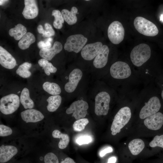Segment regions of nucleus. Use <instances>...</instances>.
Here are the masks:
<instances>
[{
    "instance_id": "nucleus-1",
    "label": "nucleus",
    "mask_w": 163,
    "mask_h": 163,
    "mask_svg": "<svg viewBox=\"0 0 163 163\" xmlns=\"http://www.w3.org/2000/svg\"><path fill=\"white\" fill-rule=\"evenodd\" d=\"M131 116V110L129 107L126 106L121 108L115 116L112 123L110 128L111 134L115 135L119 133L128 123Z\"/></svg>"
},
{
    "instance_id": "nucleus-2",
    "label": "nucleus",
    "mask_w": 163,
    "mask_h": 163,
    "mask_svg": "<svg viewBox=\"0 0 163 163\" xmlns=\"http://www.w3.org/2000/svg\"><path fill=\"white\" fill-rule=\"evenodd\" d=\"M151 50L149 46L145 43H141L136 46L130 54V58L135 66H141L150 58Z\"/></svg>"
},
{
    "instance_id": "nucleus-3",
    "label": "nucleus",
    "mask_w": 163,
    "mask_h": 163,
    "mask_svg": "<svg viewBox=\"0 0 163 163\" xmlns=\"http://www.w3.org/2000/svg\"><path fill=\"white\" fill-rule=\"evenodd\" d=\"M136 29L140 33L145 36L154 37L158 33L156 26L152 22L141 17H137L134 21Z\"/></svg>"
},
{
    "instance_id": "nucleus-4",
    "label": "nucleus",
    "mask_w": 163,
    "mask_h": 163,
    "mask_svg": "<svg viewBox=\"0 0 163 163\" xmlns=\"http://www.w3.org/2000/svg\"><path fill=\"white\" fill-rule=\"evenodd\" d=\"M19 96L11 94L2 97L0 101V110L3 114L8 115L15 111L20 105Z\"/></svg>"
},
{
    "instance_id": "nucleus-5",
    "label": "nucleus",
    "mask_w": 163,
    "mask_h": 163,
    "mask_svg": "<svg viewBox=\"0 0 163 163\" xmlns=\"http://www.w3.org/2000/svg\"><path fill=\"white\" fill-rule=\"evenodd\" d=\"M94 112L97 116L106 115L109 109L110 101V94L106 91L98 93L95 98Z\"/></svg>"
},
{
    "instance_id": "nucleus-6",
    "label": "nucleus",
    "mask_w": 163,
    "mask_h": 163,
    "mask_svg": "<svg viewBox=\"0 0 163 163\" xmlns=\"http://www.w3.org/2000/svg\"><path fill=\"white\" fill-rule=\"evenodd\" d=\"M87 41V38L81 34L70 35L66 39L64 49L68 52L78 53L82 50Z\"/></svg>"
},
{
    "instance_id": "nucleus-7",
    "label": "nucleus",
    "mask_w": 163,
    "mask_h": 163,
    "mask_svg": "<svg viewBox=\"0 0 163 163\" xmlns=\"http://www.w3.org/2000/svg\"><path fill=\"white\" fill-rule=\"evenodd\" d=\"M110 73L113 78L118 79H127L132 74L128 64L125 62L121 61L116 62L111 66Z\"/></svg>"
},
{
    "instance_id": "nucleus-8",
    "label": "nucleus",
    "mask_w": 163,
    "mask_h": 163,
    "mask_svg": "<svg viewBox=\"0 0 163 163\" xmlns=\"http://www.w3.org/2000/svg\"><path fill=\"white\" fill-rule=\"evenodd\" d=\"M161 107L159 98L156 96L151 97L142 107L139 113V117L141 119L146 118L159 112Z\"/></svg>"
},
{
    "instance_id": "nucleus-9",
    "label": "nucleus",
    "mask_w": 163,
    "mask_h": 163,
    "mask_svg": "<svg viewBox=\"0 0 163 163\" xmlns=\"http://www.w3.org/2000/svg\"><path fill=\"white\" fill-rule=\"evenodd\" d=\"M107 35L110 41L115 44H118L123 40L125 30L123 25L118 21H114L108 27Z\"/></svg>"
},
{
    "instance_id": "nucleus-10",
    "label": "nucleus",
    "mask_w": 163,
    "mask_h": 163,
    "mask_svg": "<svg viewBox=\"0 0 163 163\" xmlns=\"http://www.w3.org/2000/svg\"><path fill=\"white\" fill-rule=\"evenodd\" d=\"M88 105L86 101L83 100H78L73 102L69 107L66 110L67 114L73 113L72 117L78 120L84 118L87 114V110Z\"/></svg>"
},
{
    "instance_id": "nucleus-11",
    "label": "nucleus",
    "mask_w": 163,
    "mask_h": 163,
    "mask_svg": "<svg viewBox=\"0 0 163 163\" xmlns=\"http://www.w3.org/2000/svg\"><path fill=\"white\" fill-rule=\"evenodd\" d=\"M103 46L102 43L100 42L86 45L81 50L82 57L85 60H92L98 54Z\"/></svg>"
},
{
    "instance_id": "nucleus-12",
    "label": "nucleus",
    "mask_w": 163,
    "mask_h": 163,
    "mask_svg": "<svg viewBox=\"0 0 163 163\" xmlns=\"http://www.w3.org/2000/svg\"><path fill=\"white\" fill-rule=\"evenodd\" d=\"M144 124L148 129L157 130L160 129L163 125V114L159 112L144 119Z\"/></svg>"
},
{
    "instance_id": "nucleus-13",
    "label": "nucleus",
    "mask_w": 163,
    "mask_h": 163,
    "mask_svg": "<svg viewBox=\"0 0 163 163\" xmlns=\"http://www.w3.org/2000/svg\"><path fill=\"white\" fill-rule=\"evenodd\" d=\"M82 76V71L78 69H74L69 74V82L65 85L64 88L67 92L71 93L76 88Z\"/></svg>"
},
{
    "instance_id": "nucleus-14",
    "label": "nucleus",
    "mask_w": 163,
    "mask_h": 163,
    "mask_svg": "<svg viewBox=\"0 0 163 163\" xmlns=\"http://www.w3.org/2000/svg\"><path fill=\"white\" fill-rule=\"evenodd\" d=\"M25 6L22 12L24 17L27 19H32L38 15L39 9L36 1L25 0Z\"/></svg>"
},
{
    "instance_id": "nucleus-15",
    "label": "nucleus",
    "mask_w": 163,
    "mask_h": 163,
    "mask_svg": "<svg viewBox=\"0 0 163 163\" xmlns=\"http://www.w3.org/2000/svg\"><path fill=\"white\" fill-rule=\"evenodd\" d=\"M109 53V50L108 46L105 45H103L94 58L93 62L94 66L98 69L104 67L108 61Z\"/></svg>"
},
{
    "instance_id": "nucleus-16",
    "label": "nucleus",
    "mask_w": 163,
    "mask_h": 163,
    "mask_svg": "<svg viewBox=\"0 0 163 163\" xmlns=\"http://www.w3.org/2000/svg\"><path fill=\"white\" fill-rule=\"evenodd\" d=\"M0 64L3 67L8 69L14 68L16 65L14 58L1 46H0Z\"/></svg>"
},
{
    "instance_id": "nucleus-17",
    "label": "nucleus",
    "mask_w": 163,
    "mask_h": 163,
    "mask_svg": "<svg viewBox=\"0 0 163 163\" xmlns=\"http://www.w3.org/2000/svg\"><path fill=\"white\" fill-rule=\"evenodd\" d=\"M22 120L26 123H35L44 118L43 114L40 111L34 109H29L21 113Z\"/></svg>"
},
{
    "instance_id": "nucleus-18",
    "label": "nucleus",
    "mask_w": 163,
    "mask_h": 163,
    "mask_svg": "<svg viewBox=\"0 0 163 163\" xmlns=\"http://www.w3.org/2000/svg\"><path fill=\"white\" fill-rule=\"evenodd\" d=\"M62 46L59 41L54 42L52 47L49 49H41L39 51V55L43 58L51 60L56 54L62 50Z\"/></svg>"
},
{
    "instance_id": "nucleus-19",
    "label": "nucleus",
    "mask_w": 163,
    "mask_h": 163,
    "mask_svg": "<svg viewBox=\"0 0 163 163\" xmlns=\"http://www.w3.org/2000/svg\"><path fill=\"white\" fill-rule=\"evenodd\" d=\"M17 148L11 145H4L0 147V162L5 163L11 160L18 153Z\"/></svg>"
},
{
    "instance_id": "nucleus-20",
    "label": "nucleus",
    "mask_w": 163,
    "mask_h": 163,
    "mask_svg": "<svg viewBox=\"0 0 163 163\" xmlns=\"http://www.w3.org/2000/svg\"><path fill=\"white\" fill-rule=\"evenodd\" d=\"M61 13L64 21L68 24L73 25L77 22V18L76 15L78 13V8L76 7H72L70 11L67 9H63L61 11Z\"/></svg>"
},
{
    "instance_id": "nucleus-21",
    "label": "nucleus",
    "mask_w": 163,
    "mask_h": 163,
    "mask_svg": "<svg viewBox=\"0 0 163 163\" xmlns=\"http://www.w3.org/2000/svg\"><path fill=\"white\" fill-rule=\"evenodd\" d=\"M129 150L131 155L136 156L139 154L144 149L145 144L141 139H136L129 142L128 145Z\"/></svg>"
},
{
    "instance_id": "nucleus-22",
    "label": "nucleus",
    "mask_w": 163,
    "mask_h": 163,
    "mask_svg": "<svg viewBox=\"0 0 163 163\" xmlns=\"http://www.w3.org/2000/svg\"><path fill=\"white\" fill-rule=\"evenodd\" d=\"M20 101L25 109H31L34 106V103L30 97L29 90L26 88H24L21 92Z\"/></svg>"
},
{
    "instance_id": "nucleus-23",
    "label": "nucleus",
    "mask_w": 163,
    "mask_h": 163,
    "mask_svg": "<svg viewBox=\"0 0 163 163\" xmlns=\"http://www.w3.org/2000/svg\"><path fill=\"white\" fill-rule=\"evenodd\" d=\"M35 41V37L34 35L30 32H28L19 40L18 44L21 49L24 50L28 48Z\"/></svg>"
},
{
    "instance_id": "nucleus-24",
    "label": "nucleus",
    "mask_w": 163,
    "mask_h": 163,
    "mask_svg": "<svg viewBox=\"0 0 163 163\" xmlns=\"http://www.w3.org/2000/svg\"><path fill=\"white\" fill-rule=\"evenodd\" d=\"M10 36L13 37L17 40H20L27 33L26 27L21 24H18L14 27L10 29L9 31Z\"/></svg>"
},
{
    "instance_id": "nucleus-25",
    "label": "nucleus",
    "mask_w": 163,
    "mask_h": 163,
    "mask_svg": "<svg viewBox=\"0 0 163 163\" xmlns=\"http://www.w3.org/2000/svg\"><path fill=\"white\" fill-rule=\"evenodd\" d=\"M52 135L54 138L60 139L58 144V147L61 149L66 148L69 142V136L66 134L61 133L58 130H55L52 132Z\"/></svg>"
},
{
    "instance_id": "nucleus-26",
    "label": "nucleus",
    "mask_w": 163,
    "mask_h": 163,
    "mask_svg": "<svg viewBox=\"0 0 163 163\" xmlns=\"http://www.w3.org/2000/svg\"><path fill=\"white\" fill-rule=\"evenodd\" d=\"M48 102L47 106L48 111H55L59 107L62 101V97L59 95H54L49 97L46 100Z\"/></svg>"
},
{
    "instance_id": "nucleus-27",
    "label": "nucleus",
    "mask_w": 163,
    "mask_h": 163,
    "mask_svg": "<svg viewBox=\"0 0 163 163\" xmlns=\"http://www.w3.org/2000/svg\"><path fill=\"white\" fill-rule=\"evenodd\" d=\"M42 87L45 91L53 95H59L61 91L59 86L55 83L46 82L43 84Z\"/></svg>"
},
{
    "instance_id": "nucleus-28",
    "label": "nucleus",
    "mask_w": 163,
    "mask_h": 163,
    "mask_svg": "<svg viewBox=\"0 0 163 163\" xmlns=\"http://www.w3.org/2000/svg\"><path fill=\"white\" fill-rule=\"evenodd\" d=\"M38 63L42 68L45 73L47 75H50V73H55L57 71L56 68L46 59L43 58L39 59Z\"/></svg>"
},
{
    "instance_id": "nucleus-29",
    "label": "nucleus",
    "mask_w": 163,
    "mask_h": 163,
    "mask_svg": "<svg viewBox=\"0 0 163 163\" xmlns=\"http://www.w3.org/2000/svg\"><path fill=\"white\" fill-rule=\"evenodd\" d=\"M31 66L30 63L27 62H24L19 66L16 71V73L22 78H29L31 74L29 70Z\"/></svg>"
},
{
    "instance_id": "nucleus-30",
    "label": "nucleus",
    "mask_w": 163,
    "mask_h": 163,
    "mask_svg": "<svg viewBox=\"0 0 163 163\" xmlns=\"http://www.w3.org/2000/svg\"><path fill=\"white\" fill-rule=\"evenodd\" d=\"M45 30H44L41 25H39L37 27L38 32L40 34H42L43 37L47 38L54 35L55 31L50 24L48 23H45Z\"/></svg>"
},
{
    "instance_id": "nucleus-31",
    "label": "nucleus",
    "mask_w": 163,
    "mask_h": 163,
    "mask_svg": "<svg viewBox=\"0 0 163 163\" xmlns=\"http://www.w3.org/2000/svg\"><path fill=\"white\" fill-rule=\"evenodd\" d=\"M52 15L54 17L53 22L54 27L57 29H61L64 21L61 12L58 10H54L53 11Z\"/></svg>"
},
{
    "instance_id": "nucleus-32",
    "label": "nucleus",
    "mask_w": 163,
    "mask_h": 163,
    "mask_svg": "<svg viewBox=\"0 0 163 163\" xmlns=\"http://www.w3.org/2000/svg\"><path fill=\"white\" fill-rule=\"evenodd\" d=\"M88 123V120L86 118H81L77 120L73 123V129L76 131H81L85 129V126Z\"/></svg>"
},
{
    "instance_id": "nucleus-33",
    "label": "nucleus",
    "mask_w": 163,
    "mask_h": 163,
    "mask_svg": "<svg viewBox=\"0 0 163 163\" xmlns=\"http://www.w3.org/2000/svg\"><path fill=\"white\" fill-rule=\"evenodd\" d=\"M149 145L152 148L159 147L163 148V135L155 136L149 143Z\"/></svg>"
},
{
    "instance_id": "nucleus-34",
    "label": "nucleus",
    "mask_w": 163,
    "mask_h": 163,
    "mask_svg": "<svg viewBox=\"0 0 163 163\" xmlns=\"http://www.w3.org/2000/svg\"><path fill=\"white\" fill-rule=\"evenodd\" d=\"M43 160L44 163H59L57 156L52 152L46 154Z\"/></svg>"
},
{
    "instance_id": "nucleus-35",
    "label": "nucleus",
    "mask_w": 163,
    "mask_h": 163,
    "mask_svg": "<svg viewBox=\"0 0 163 163\" xmlns=\"http://www.w3.org/2000/svg\"><path fill=\"white\" fill-rule=\"evenodd\" d=\"M12 132L11 129L4 125H0V136H5L11 135Z\"/></svg>"
},
{
    "instance_id": "nucleus-36",
    "label": "nucleus",
    "mask_w": 163,
    "mask_h": 163,
    "mask_svg": "<svg viewBox=\"0 0 163 163\" xmlns=\"http://www.w3.org/2000/svg\"><path fill=\"white\" fill-rule=\"evenodd\" d=\"M92 141L91 137L89 136H84L79 137L77 139L76 143L79 145L88 144Z\"/></svg>"
},
{
    "instance_id": "nucleus-37",
    "label": "nucleus",
    "mask_w": 163,
    "mask_h": 163,
    "mask_svg": "<svg viewBox=\"0 0 163 163\" xmlns=\"http://www.w3.org/2000/svg\"><path fill=\"white\" fill-rule=\"evenodd\" d=\"M51 45V43L46 40L44 41H41L37 43L38 47L40 49H49Z\"/></svg>"
},
{
    "instance_id": "nucleus-38",
    "label": "nucleus",
    "mask_w": 163,
    "mask_h": 163,
    "mask_svg": "<svg viewBox=\"0 0 163 163\" xmlns=\"http://www.w3.org/2000/svg\"><path fill=\"white\" fill-rule=\"evenodd\" d=\"M113 150L112 148L109 147L102 151L100 153V156L102 157L107 153H110L112 152Z\"/></svg>"
},
{
    "instance_id": "nucleus-39",
    "label": "nucleus",
    "mask_w": 163,
    "mask_h": 163,
    "mask_svg": "<svg viewBox=\"0 0 163 163\" xmlns=\"http://www.w3.org/2000/svg\"><path fill=\"white\" fill-rule=\"evenodd\" d=\"M60 163H76L73 160L69 157H67L62 161Z\"/></svg>"
},
{
    "instance_id": "nucleus-40",
    "label": "nucleus",
    "mask_w": 163,
    "mask_h": 163,
    "mask_svg": "<svg viewBox=\"0 0 163 163\" xmlns=\"http://www.w3.org/2000/svg\"><path fill=\"white\" fill-rule=\"evenodd\" d=\"M117 161V158L115 157H112L108 160L107 163H115Z\"/></svg>"
},
{
    "instance_id": "nucleus-41",
    "label": "nucleus",
    "mask_w": 163,
    "mask_h": 163,
    "mask_svg": "<svg viewBox=\"0 0 163 163\" xmlns=\"http://www.w3.org/2000/svg\"><path fill=\"white\" fill-rule=\"evenodd\" d=\"M7 1H7V0H1L0 1V5H2L5 2H6Z\"/></svg>"
},
{
    "instance_id": "nucleus-42",
    "label": "nucleus",
    "mask_w": 163,
    "mask_h": 163,
    "mask_svg": "<svg viewBox=\"0 0 163 163\" xmlns=\"http://www.w3.org/2000/svg\"><path fill=\"white\" fill-rule=\"evenodd\" d=\"M160 21H163V14L161 15L160 17Z\"/></svg>"
},
{
    "instance_id": "nucleus-43",
    "label": "nucleus",
    "mask_w": 163,
    "mask_h": 163,
    "mask_svg": "<svg viewBox=\"0 0 163 163\" xmlns=\"http://www.w3.org/2000/svg\"><path fill=\"white\" fill-rule=\"evenodd\" d=\"M161 96L162 99L163 100V90L162 91L161 93Z\"/></svg>"
},
{
    "instance_id": "nucleus-44",
    "label": "nucleus",
    "mask_w": 163,
    "mask_h": 163,
    "mask_svg": "<svg viewBox=\"0 0 163 163\" xmlns=\"http://www.w3.org/2000/svg\"><path fill=\"white\" fill-rule=\"evenodd\" d=\"M85 1H89V0H86Z\"/></svg>"
}]
</instances>
